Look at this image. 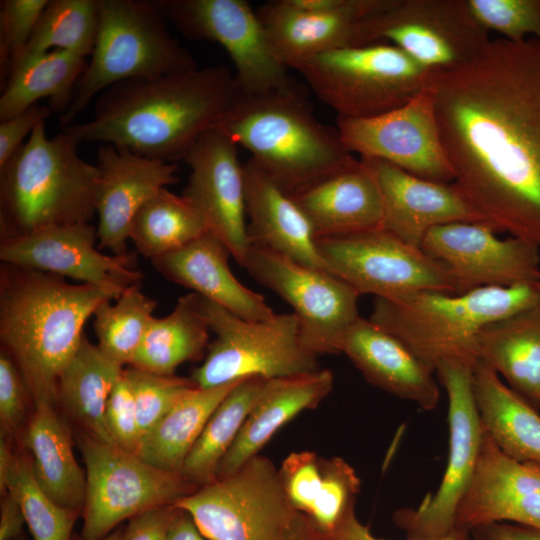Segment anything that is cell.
Returning <instances> with one entry per match:
<instances>
[{
	"label": "cell",
	"instance_id": "cell-16",
	"mask_svg": "<svg viewBox=\"0 0 540 540\" xmlns=\"http://www.w3.org/2000/svg\"><path fill=\"white\" fill-rule=\"evenodd\" d=\"M490 40L466 0H389L366 29L367 44L388 42L432 73L470 61Z\"/></svg>",
	"mask_w": 540,
	"mask_h": 540
},
{
	"label": "cell",
	"instance_id": "cell-12",
	"mask_svg": "<svg viewBox=\"0 0 540 540\" xmlns=\"http://www.w3.org/2000/svg\"><path fill=\"white\" fill-rule=\"evenodd\" d=\"M184 37L217 42L228 53L247 95L298 93L260 20L246 0H157Z\"/></svg>",
	"mask_w": 540,
	"mask_h": 540
},
{
	"label": "cell",
	"instance_id": "cell-28",
	"mask_svg": "<svg viewBox=\"0 0 540 540\" xmlns=\"http://www.w3.org/2000/svg\"><path fill=\"white\" fill-rule=\"evenodd\" d=\"M245 209L250 244L309 267L326 269L312 228L294 199L252 160L244 164Z\"/></svg>",
	"mask_w": 540,
	"mask_h": 540
},
{
	"label": "cell",
	"instance_id": "cell-43",
	"mask_svg": "<svg viewBox=\"0 0 540 540\" xmlns=\"http://www.w3.org/2000/svg\"><path fill=\"white\" fill-rule=\"evenodd\" d=\"M124 373L133 390L141 438L196 386L191 378L157 375L132 366L124 369Z\"/></svg>",
	"mask_w": 540,
	"mask_h": 540
},
{
	"label": "cell",
	"instance_id": "cell-57",
	"mask_svg": "<svg viewBox=\"0 0 540 540\" xmlns=\"http://www.w3.org/2000/svg\"><path fill=\"white\" fill-rule=\"evenodd\" d=\"M120 535H121L120 530H114L113 532L106 535L105 537L98 538V539H89V538H84L82 536H78V537H74L72 540H119Z\"/></svg>",
	"mask_w": 540,
	"mask_h": 540
},
{
	"label": "cell",
	"instance_id": "cell-48",
	"mask_svg": "<svg viewBox=\"0 0 540 540\" xmlns=\"http://www.w3.org/2000/svg\"><path fill=\"white\" fill-rule=\"evenodd\" d=\"M29 388L14 360L4 350L0 354V423L1 436L13 437L24 426Z\"/></svg>",
	"mask_w": 540,
	"mask_h": 540
},
{
	"label": "cell",
	"instance_id": "cell-4",
	"mask_svg": "<svg viewBox=\"0 0 540 540\" xmlns=\"http://www.w3.org/2000/svg\"><path fill=\"white\" fill-rule=\"evenodd\" d=\"M214 129L247 149L250 159L289 195L358 161L337 128L320 122L299 92L241 93Z\"/></svg>",
	"mask_w": 540,
	"mask_h": 540
},
{
	"label": "cell",
	"instance_id": "cell-34",
	"mask_svg": "<svg viewBox=\"0 0 540 540\" xmlns=\"http://www.w3.org/2000/svg\"><path fill=\"white\" fill-rule=\"evenodd\" d=\"M88 60L62 50L20 58L11 65L0 97V122L49 99V107L62 115L70 106L75 86Z\"/></svg>",
	"mask_w": 540,
	"mask_h": 540
},
{
	"label": "cell",
	"instance_id": "cell-35",
	"mask_svg": "<svg viewBox=\"0 0 540 540\" xmlns=\"http://www.w3.org/2000/svg\"><path fill=\"white\" fill-rule=\"evenodd\" d=\"M209 326L202 314L200 295L180 297L173 311L153 318L130 366L162 376H173L181 364L200 360L209 346Z\"/></svg>",
	"mask_w": 540,
	"mask_h": 540
},
{
	"label": "cell",
	"instance_id": "cell-36",
	"mask_svg": "<svg viewBox=\"0 0 540 540\" xmlns=\"http://www.w3.org/2000/svg\"><path fill=\"white\" fill-rule=\"evenodd\" d=\"M238 382L190 389L141 438L136 454L159 469L180 473L209 417Z\"/></svg>",
	"mask_w": 540,
	"mask_h": 540
},
{
	"label": "cell",
	"instance_id": "cell-37",
	"mask_svg": "<svg viewBox=\"0 0 540 540\" xmlns=\"http://www.w3.org/2000/svg\"><path fill=\"white\" fill-rule=\"evenodd\" d=\"M269 379L250 377L239 381L206 422L180 473L197 486L216 480L220 462L236 440L248 414Z\"/></svg>",
	"mask_w": 540,
	"mask_h": 540
},
{
	"label": "cell",
	"instance_id": "cell-44",
	"mask_svg": "<svg viewBox=\"0 0 540 540\" xmlns=\"http://www.w3.org/2000/svg\"><path fill=\"white\" fill-rule=\"evenodd\" d=\"M474 19L489 33L521 42L540 39V0H466Z\"/></svg>",
	"mask_w": 540,
	"mask_h": 540
},
{
	"label": "cell",
	"instance_id": "cell-14",
	"mask_svg": "<svg viewBox=\"0 0 540 540\" xmlns=\"http://www.w3.org/2000/svg\"><path fill=\"white\" fill-rule=\"evenodd\" d=\"M326 269L359 295L398 302L422 291L456 294L446 268L385 229L316 239Z\"/></svg>",
	"mask_w": 540,
	"mask_h": 540
},
{
	"label": "cell",
	"instance_id": "cell-13",
	"mask_svg": "<svg viewBox=\"0 0 540 540\" xmlns=\"http://www.w3.org/2000/svg\"><path fill=\"white\" fill-rule=\"evenodd\" d=\"M474 364L449 360L435 368L448 396L449 455L437 490L416 508L393 514L394 523L408 539L439 538L455 527L458 507L477 467L483 435L473 393Z\"/></svg>",
	"mask_w": 540,
	"mask_h": 540
},
{
	"label": "cell",
	"instance_id": "cell-54",
	"mask_svg": "<svg viewBox=\"0 0 540 540\" xmlns=\"http://www.w3.org/2000/svg\"><path fill=\"white\" fill-rule=\"evenodd\" d=\"M177 508V507H176ZM165 540H208L199 530L193 518L177 508L167 530Z\"/></svg>",
	"mask_w": 540,
	"mask_h": 540
},
{
	"label": "cell",
	"instance_id": "cell-49",
	"mask_svg": "<svg viewBox=\"0 0 540 540\" xmlns=\"http://www.w3.org/2000/svg\"><path fill=\"white\" fill-rule=\"evenodd\" d=\"M51 112L53 111L49 106L37 103L0 122V169L25 143V138L50 117Z\"/></svg>",
	"mask_w": 540,
	"mask_h": 540
},
{
	"label": "cell",
	"instance_id": "cell-53",
	"mask_svg": "<svg viewBox=\"0 0 540 540\" xmlns=\"http://www.w3.org/2000/svg\"><path fill=\"white\" fill-rule=\"evenodd\" d=\"M24 524L26 521L21 504L8 490L1 495L0 540H14L19 537Z\"/></svg>",
	"mask_w": 540,
	"mask_h": 540
},
{
	"label": "cell",
	"instance_id": "cell-20",
	"mask_svg": "<svg viewBox=\"0 0 540 540\" xmlns=\"http://www.w3.org/2000/svg\"><path fill=\"white\" fill-rule=\"evenodd\" d=\"M238 147L217 129L205 132L184 158L190 174L183 196L242 266L251 244L247 232L244 164L239 161Z\"/></svg>",
	"mask_w": 540,
	"mask_h": 540
},
{
	"label": "cell",
	"instance_id": "cell-24",
	"mask_svg": "<svg viewBox=\"0 0 540 540\" xmlns=\"http://www.w3.org/2000/svg\"><path fill=\"white\" fill-rule=\"evenodd\" d=\"M372 172L383 203V229L402 241L421 248L433 228L479 222L481 217L453 183H441L413 175L377 158H360Z\"/></svg>",
	"mask_w": 540,
	"mask_h": 540
},
{
	"label": "cell",
	"instance_id": "cell-15",
	"mask_svg": "<svg viewBox=\"0 0 540 540\" xmlns=\"http://www.w3.org/2000/svg\"><path fill=\"white\" fill-rule=\"evenodd\" d=\"M242 267L293 308L308 351L317 356L341 353L346 331L360 317V295L348 283L328 270L253 244Z\"/></svg>",
	"mask_w": 540,
	"mask_h": 540
},
{
	"label": "cell",
	"instance_id": "cell-6",
	"mask_svg": "<svg viewBox=\"0 0 540 540\" xmlns=\"http://www.w3.org/2000/svg\"><path fill=\"white\" fill-rule=\"evenodd\" d=\"M539 303L536 284L484 287L462 294L422 291L398 302L375 298L369 319L435 371L444 361L475 363L478 337L486 325Z\"/></svg>",
	"mask_w": 540,
	"mask_h": 540
},
{
	"label": "cell",
	"instance_id": "cell-40",
	"mask_svg": "<svg viewBox=\"0 0 540 540\" xmlns=\"http://www.w3.org/2000/svg\"><path fill=\"white\" fill-rule=\"evenodd\" d=\"M154 299L146 296L140 283L125 288L112 305L101 303L94 311L93 327L97 346L121 365H130L150 326Z\"/></svg>",
	"mask_w": 540,
	"mask_h": 540
},
{
	"label": "cell",
	"instance_id": "cell-7",
	"mask_svg": "<svg viewBox=\"0 0 540 540\" xmlns=\"http://www.w3.org/2000/svg\"><path fill=\"white\" fill-rule=\"evenodd\" d=\"M98 33L91 59L79 78L68 109L59 117L69 126L94 97L116 83L198 67L168 30L156 1L98 0Z\"/></svg>",
	"mask_w": 540,
	"mask_h": 540
},
{
	"label": "cell",
	"instance_id": "cell-2",
	"mask_svg": "<svg viewBox=\"0 0 540 540\" xmlns=\"http://www.w3.org/2000/svg\"><path fill=\"white\" fill-rule=\"evenodd\" d=\"M241 93L225 65L125 80L97 97L91 120L62 131L78 143L99 141L176 163L223 120Z\"/></svg>",
	"mask_w": 540,
	"mask_h": 540
},
{
	"label": "cell",
	"instance_id": "cell-56",
	"mask_svg": "<svg viewBox=\"0 0 540 540\" xmlns=\"http://www.w3.org/2000/svg\"><path fill=\"white\" fill-rule=\"evenodd\" d=\"M15 453L7 438L1 436L0 440V493L7 492V483L12 465L14 463Z\"/></svg>",
	"mask_w": 540,
	"mask_h": 540
},
{
	"label": "cell",
	"instance_id": "cell-58",
	"mask_svg": "<svg viewBox=\"0 0 540 540\" xmlns=\"http://www.w3.org/2000/svg\"><path fill=\"white\" fill-rule=\"evenodd\" d=\"M536 286H537V289H538V292H539V295H540V278H539V280H538Z\"/></svg>",
	"mask_w": 540,
	"mask_h": 540
},
{
	"label": "cell",
	"instance_id": "cell-33",
	"mask_svg": "<svg viewBox=\"0 0 540 540\" xmlns=\"http://www.w3.org/2000/svg\"><path fill=\"white\" fill-rule=\"evenodd\" d=\"M123 370V365L84 335L59 376L56 405L78 425L80 432L113 444L106 429L105 411Z\"/></svg>",
	"mask_w": 540,
	"mask_h": 540
},
{
	"label": "cell",
	"instance_id": "cell-55",
	"mask_svg": "<svg viewBox=\"0 0 540 540\" xmlns=\"http://www.w3.org/2000/svg\"><path fill=\"white\" fill-rule=\"evenodd\" d=\"M280 540H326L310 521L296 512Z\"/></svg>",
	"mask_w": 540,
	"mask_h": 540
},
{
	"label": "cell",
	"instance_id": "cell-52",
	"mask_svg": "<svg viewBox=\"0 0 540 540\" xmlns=\"http://www.w3.org/2000/svg\"><path fill=\"white\" fill-rule=\"evenodd\" d=\"M473 540H540V529L516 523L492 522L473 527Z\"/></svg>",
	"mask_w": 540,
	"mask_h": 540
},
{
	"label": "cell",
	"instance_id": "cell-17",
	"mask_svg": "<svg viewBox=\"0 0 540 540\" xmlns=\"http://www.w3.org/2000/svg\"><path fill=\"white\" fill-rule=\"evenodd\" d=\"M336 128L353 155L384 160L427 180L454 181L430 86L387 113L371 118H337Z\"/></svg>",
	"mask_w": 540,
	"mask_h": 540
},
{
	"label": "cell",
	"instance_id": "cell-39",
	"mask_svg": "<svg viewBox=\"0 0 540 540\" xmlns=\"http://www.w3.org/2000/svg\"><path fill=\"white\" fill-rule=\"evenodd\" d=\"M98 23V0H49L20 58L52 50L86 58L94 49Z\"/></svg>",
	"mask_w": 540,
	"mask_h": 540
},
{
	"label": "cell",
	"instance_id": "cell-23",
	"mask_svg": "<svg viewBox=\"0 0 540 540\" xmlns=\"http://www.w3.org/2000/svg\"><path fill=\"white\" fill-rule=\"evenodd\" d=\"M96 159L98 246L123 255L134 216L156 192L178 182V165L107 143L98 148Z\"/></svg>",
	"mask_w": 540,
	"mask_h": 540
},
{
	"label": "cell",
	"instance_id": "cell-1",
	"mask_svg": "<svg viewBox=\"0 0 540 540\" xmlns=\"http://www.w3.org/2000/svg\"><path fill=\"white\" fill-rule=\"evenodd\" d=\"M429 86L453 184L483 224L540 249V39H491Z\"/></svg>",
	"mask_w": 540,
	"mask_h": 540
},
{
	"label": "cell",
	"instance_id": "cell-3",
	"mask_svg": "<svg viewBox=\"0 0 540 540\" xmlns=\"http://www.w3.org/2000/svg\"><path fill=\"white\" fill-rule=\"evenodd\" d=\"M125 289L74 285L61 276L6 264L0 271V340L33 399L56 406L59 376L95 309Z\"/></svg>",
	"mask_w": 540,
	"mask_h": 540
},
{
	"label": "cell",
	"instance_id": "cell-21",
	"mask_svg": "<svg viewBox=\"0 0 540 540\" xmlns=\"http://www.w3.org/2000/svg\"><path fill=\"white\" fill-rule=\"evenodd\" d=\"M389 0H320L315 10L292 0H272L256 12L282 62L293 69L298 63L332 50L367 45L369 20Z\"/></svg>",
	"mask_w": 540,
	"mask_h": 540
},
{
	"label": "cell",
	"instance_id": "cell-32",
	"mask_svg": "<svg viewBox=\"0 0 540 540\" xmlns=\"http://www.w3.org/2000/svg\"><path fill=\"white\" fill-rule=\"evenodd\" d=\"M473 393L483 428L518 461L540 464V414L481 360L473 367Z\"/></svg>",
	"mask_w": 540,
	"mask_h": 540
},
{
	"label": "cell",
	"instance_id": "cell-45",
	"mask_svg": "<svg viewBox=\"0 0 540 540\" xmlns=\"http://www.w3.org/2000/svg\"><path fill=\"white\" fill-rule=\"evenodd\" d=\"M49 0H4L0 9V71L5 83L10 66L24 52ZM3 86V84H2Z\"/></svg>",
	"mask_w": 540,
	"mask_h": 540
},
{
	"label": "cell",
	"instance_id": "cell-30",
	"mask_svg": "<svg viewBox=\"0 0 540 540\" xmlns=\"http://www.w3.org/2000/svg\"><path fill=\"white\" fill-rule=\"evenodd\" d=\"M22 441L31 453L33 474L40 488L58 505L82 511L86 474L75 458L70 430L55 405L34 404Z\"/></svg>",
	"mask_w": 540,
	"mask_h": 540
},
{
	"label": "cell",
	"instance_id": "cell-11",
	"mask_svg": "<svg viewBox=\"0 0 540 540\" xmlns=\"http://www.w3.org/2000/svg\"><path fill=\"white\" fill-rule=\"evenodd\" d=\"M174 506L186 511L208 540H280L296 513L279 470L260 454Z\"/></svg>",
	"mask_w": 540,
	"mask_h": 540
},
{
	"label": "cell",
	"instance_id": "cell-22",
	"mask_svg": "<svg viewBox=\"0 0 540 540\" xmlns=\"http://www.w3.org/2000/svg\"><path fill=\"white\" fill-rule=\"evenodd\" d=\"M492 522L540 529V464L509 457L483 428L477 467L458 507L455 527L470 531Z\"/></svg>",
	"mask_w": 540,
	"mask_h": 540
},
{
	"label": "cell",
	"instance_id": "cell-46",
	"mask_svg": "<svg viewBox=\"0 0 540 540\" xmlns=\"http://www.w3.org/2000/svg\"><path fill=\"white\" fill-rule=\"evenodd\" d=\"M322 458L312 451L292 452L278 469L291 507L304 516L309 514L321 485Z\"/></svg>",
	"mask_w": 540,
	"mask_h": 540
},
{
	"label": "cell",
	"instance_id": "cell-25",
	"mask_svg": "<svg viewBox=\"0 0 540 540\" xmlns=\"http://www.w3.org/2000/svg\"><path fill=\"white\" fill-rule=\"evenodd\" d=\"M344 353L372 385L423 410H433L440 400L435 371L403 341L369 318L361 316L346 331Z\"/></svg>",
	"mask_w": 540,
	"mask_h": 540
},
{
	"label": "cell",
	"instance_id": "cell-51",
	"mask_svg": "<svg viewBox=\"0 0 540 540\" xmlns=\"http://www.w3.org/2000/svg\"><path fill=\"white\" fill-rule=\"evenodd\" d=\"M326 540H384L374 536L369 527L362 524L355 512L349 514ZM408 540H473L469 530L454 528L447 535L434 539Z\"/></svg>",
	"mask_w": 540,
	"mask_h": 540
},
{
	"label": "cell",
	"instance_id": "cell-29",
	"mask_svg": "<svg viewBox=\"0 0 540 540\" xmlns=\"http://www.w3.org/2000/svg\"><path fill=\"white\" fill-rule=\"evenodd\" d=\"M334 375L329 369L269 379L248 414L236 440L222 459L216 479L239 469L260 454L273 435L299 413L316 408L333 390Z\"/></svg>",
	"mask_w": 540,
	"mask_h": 540
},
{
	"label": "cell",
	"instance_id": "cell-41",
	"mask_svg": "<svg viewBox=\"0 0 540 540\" xmlns=\"http://www.w3.org/2000/svg\"><path fill=\"white\" fill-rule=\"evenodd\" d=\"M8 490L20 502L33 540H71L80 511L58 505L40 488L30 457L15 454Z\"/></svg>",
	"mask_w": 540,
	"mask_h": 540
},
{
	"label": "cell",
	"instance_id": "cell-31",
	"mask_svg": "<svg viewBox=\"0 0 540 540\" xmlns=\"http://www.w3.org/2000/svg\"><path fill=\"white\" fill-rule=\"evenodd\" d=\"M477 355L540 412V303L486 325Z\"/></svg>",
	"mask_w": 540,
	"mask_h": 540
},
{
	"label": "cell",
	"instance_id": "cell-19",
	"mask_svg": "<svg viewBox=\"0 0 540 540\" xmlns=\"http://www.w3.org/2000/svg\"><path fill=\"white\" fill-rule=\"evenodd\" d=\"M96 239L97 228L89 223L50 226L2 237L0 260L99 287L125 289L140 283L136 255L103 254L95 247Z\"/></svg>",
	"mask_w": 540,
	"mask_h": 540
},
{
	"label": "cell",
	"instance_id": "cell-38",
	"mask_svg": "<svg viewBox=\"0 0 540 540\" xmlns=\"http://www.w3.org/2000/svg\"><path fill=\"white\" fill-rule=\"evenodd\" d=\"M210 231L199 211L182 195L162 188L136 213L129 239L150 260L176 251Z\"/></svg>",
	"mask_w": 540,
	"mask_h": 540
},
{
	"label": "cell",
	"instance_id": "cell-8",
	"mask_svg": "<svg viewBox=\"0 0 540 540\" xmlns=\"http://www.w3.org/2000/svg\"><path fill=\"white\" fill-rule=\"evenodd\" d=\"M293 69L337 118L353 119L403 106L426 89L432 77V72L388 42L332 50Z\"/></svg>",
	"mask_w": 540,
	"mask_h": 540
},
{
	"label": "cell",
	"instance_id": "cell-10",
	"mask_svg": "<svg viewBox=\"0 0 540 540\" xmlns=\"http://www.w3.org/2000/svg\"><path fill=\"white\" fill-rule=\"evenodd\" d=\"M77 441L86 474L84 538L105 537L122 521L174 504L199 488L181 473L159 469L114 444L80 431Z\"/></svg>",
	"mask_w": 540,
	"mask_h": 540
},
{
	"label": "cell",
	"instance_id": "cell-5",
	"mask_svg": "<svg viewBox=\"0 0 540 540\" xmlns=\"http://www.w3.org/2000/svg\"><path fill=\"white\" fill-rule=\"evenodd\" d=\"M78 145L64 131L49 138L42 122L0 169L2 237L94 217L100 173L80 157Z\"/></svg>",
	"mask_w": 540,
	"mask_h": 540
},
{
	"label": "cell",
	"instance_id": "cell-42",
	"mask_svg": "<svg viewBox=\"0 0 540 540\" xmlns=\"http://www.w3.org/2000/svg\"><path fill=\"white\" fill-rule=\"evenodd\" d=\"M361 481L343 458H322V481L315 502L305 517L325 538L355 512Z\"/></svg>",
	"mask_w": 540,
	"mask_h": 540
},
{
	"label": "cell",
	"instance_id": "cell-50",
	"mask_svg": "<svg viewBox=\"0 0 540 540\" xmlns=\"http://www.w3.org/2000/svg\"><path fill=\"white\" fill-rule=\"evenodd\" d=\"M176 510L174 504H171L132 517L119 540H165Z\"/></svg>",
	"mask_w": 540,
	"mask_h": 540
},
{
	"label": "cell",
	"instance_id": "cell-47",
	"mask_svg": "<svg viewBox=\"0 0 540 540\" xmlns=\"http://www.w3.org/2000/svg\"><path fill=\"white\" fill-rule=\"evenodd\" d=\"M105 423L114 445L126 451L137 453L141 434L133 390L124 370L108 398Z\"/></svg>",
	"mask_w": 540,
	"mask_h": 540
},
{
	"label": "cell",
	"instance_id": "cell-18",
	"mask_svg": "<svg viewBox=\"0 0 540 540\" xmlns=\"http://www.w3.org/2000/svg\"><path fill=\"white\" fill-rule=\"evenodd\" d=\"M479 222H457L431 229L421 249L449 273L456 294L484 287L537 284L539 248L523 239H500Z\"/></svg>",
	"mask_w": 540,
	"mask_h": 540
},
{
	"label": "cell",
	"instance_id": "cell-9",
	"mask_svg": "<svg viewBox=\"0 0 540 540\" xmlns=\"http://www.w3.org/2000/svg\"><path fill=\"white\" fill-rule=\"evenodd\" d=\"M200 306L215 339L190 377L197 387L213 388L250 377L283 378L321 369L318 356L302 344L294 313L250 321L201 296Z\"/></svg>",
	"mask_w": 540,
	"mask_h": 540
},
{
	"label": "cell",
	"instance_id": "cell-26",
	"mask_svg": "<svg viewBox=\"0 0 540 540\" xmlns=\"http://www.w3.org/2000/svg\"><path fill=\"white\" fill-rule=\"evenodd\" d=\"M226 244L208 231L184 247L151 260L166 279L189 288L231 313L264 321L275 313L265 298L243 285L232 273Z\"/></svg>",
	"mask_w": 540,
	"mask_h": 540
},
{
	"label": "cell",
	"instance_id": "cell-27",
	"mask_svg": "<svg viewBox=\"0 0 540 540\" xmlns=\"http://www.w3.org/2000/svg\"><path fill=\"white\" fill-rule=\"evenodd\" d=\"M290 196L309 221L315 239L383 228L381 193L361 159Z\"/></svg>",
	"mask_w": 540,
	"mask_h": 540
}]
</instances>
